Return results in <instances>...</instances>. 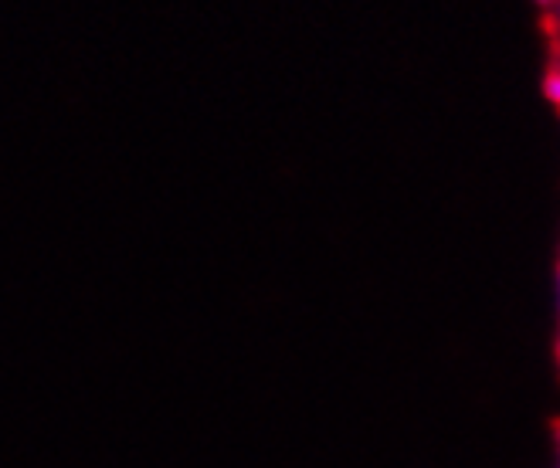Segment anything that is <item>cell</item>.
Returning a JSON list of instances; mask_svg holds the SVG:
<instances>
[{
    "instance_id": "cell-1",
    "label": "cell",
    "mask_w": 560,
    "mask_h": 468,
    "mask_svg": "<svg viewBox=\"0 0 560 468\" xmlns=\"http://www.w3.org/2000/svg\"><path fill=\"white\" fill-rule=\"evenodd\" d=\"M540 92L547 103L560 113V58H553L547 69H544V79H540Z\"/></svg>"
},
{
    "instance_id": "cell-2",
    "label": "cell",
    "mask_w": 560,
    "mask_h": 468,
    "mask_svg": "<svg viewBox=\"0 0 560 468\" xmlns=\"http://www.w3.org/2000/svg\"><path fill=\"white\" fill-rule=\"evenodd\" d=\"M550 24H553V31L560 35V0H557V4L550 8Z\"/></svg>"
},
{
    "instance_id": "cell-3",
    "label": "cell",
    "mask_w": 560,
    "mask_h": 468,
    "mask_svg": "<svg viewBox=\"0 0 560 468\" xmlns=\"http://www.w3.org/2000/svg\"><path fill=\"white\" fill-rule=\"evenodd\" d=\"M553 468H560V431H557V452H553Z\"/></svg>"
},
{
    "instance_id": "cell-4",
    "label": "cell",
    "mask_w": 560,
    "mask_h": 468,
    "mask_svg": "<svg viewBox=\"0 0 560 468\" xmlns=\"http://www.w3.org/2000/svg\"><path fill=\"white\" fill-rule=\"evenodd\" d=\"M553 4H557V0H537V8H544L547 14H550V8H553Z\"/></svg>"
},
{
    "instance_id": "cell-5",
    "label": "cell",
    "mask_w": 560,
    "mask_h": 468,
    "mask_svg": "<svg viewBox=\"0 0 560 468\" xmlns=\"http://www.w3.org/2000/svg\"><path fill=\"white\" fill-rule=\"evenodd\" d=\"M553 356H557V371H560V332H557V343H553Z\"/></svg>"
},
{
    "instance_id": "cell-6",
    "label": "cell",
    "mask_w": 560,
    "mask_h": 468,
    "mask_svg": "<svg viewBox=\"0 0 560 468\" xmlns=\"http://www.w3.org/2000/svg\"><path fill=\"white\" fill-rule=\"evenodd\" d=\"M557 313H560V261H557Z\"/></svg>"
}]
</instances>
